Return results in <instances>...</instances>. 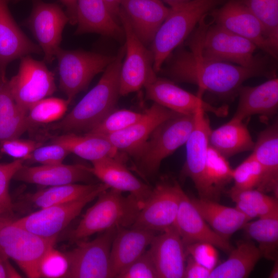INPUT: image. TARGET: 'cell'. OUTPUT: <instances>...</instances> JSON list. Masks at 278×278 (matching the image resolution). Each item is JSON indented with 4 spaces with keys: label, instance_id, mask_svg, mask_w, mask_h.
Here are the masks:
<instances>
[{
    "label": "cell",
    "instance_id": "obj_55",
    "mask_svg": "<svg viewBox=\"0 0 278 278\" xmlns=\"http://www.w3.org/2000/svg\"><path fill=\"white\" fill-rule=\"evenodd\" d=\"M11 213L8 211V210L6 208H5L2 205L0 204V215L4 214L5 213Z\"/></svg>",
    "mask_w": 278,
    "mask_h": 278
},
{
    "label": "cell",
    "instance_id": "obj_41",
    "mask_svg": "<svg viewBox=\"0 0 278 278\" xmlns=\"http://www.w3.org/2000/svg\"><path fill=\"white\" fill-rule=\"evenodd\" d=\"M143 113L127 109L114 110L86 133L108 136L124 129L136 122Z\"/></svg>",
    "mask_w": 278,
    "mask_h": 278
},
{
    "label": "cell",
    "instance_id": "obj_30",
    "mask_svg": "<svg viewBox=\"0 0 278 278\" xmlns=\"http://www.w3.org/2000/svg\"><path fill=\"white\" fill-rule=\"evenodd\" d=\"M209 145L227 159L252 150L253 141L243 120L232 117L225 124L211 130Z\"/></svg>",
    "mask_w": 278,
    "mask_h": 278
},
{
    "label": "cell",
    "instance_id": "obj_18",
    "mask_svg": "<svg viewBox=\"0 0 278 278\" xmlns=\"http://www.w3.org/2000/svg\"><path fill=\"white\" fill-rule=\"evenodd\" d=\"M174 225L185 246L206 242L228 253L233 249L228 239L219 235L206 222L183 190Z\"/></svg>",
    "mask_w": 278,
    "mask_h": 278
},
{
    "label": "cell",
    "instance_id": "obj_50",
    "mask_svg": "<svg viewBox=\"0 0 278 278\" xmlns=\"http://www.w3.org/2000/svg\"><path fill=\"white\" fill-rule=\"evenodd\" d=\"M105 1L112 15L119 21L118 16L120 7L121 0H105Z\"/></svg>",
    "mask_w": 278,
    "mask_h": 278
},
{
    "label": "cell",
    "instance_id": "obj_32",
    "mask_svg": "<svg viewBox=\"0 0 278 278\" xmlns=\"http://www.w3.org/2000/svg\"><path fill=\"white\" fill-rule=\"evenodd\" d=\"M227 259L216 266L209 278H245L252 272L262 257L258 248L250 240L239 241Z\"/></svg>",
    "mask_w": 278,
    "mask_h": 278
},
{
    "label": "cell",
    "instance_id": "obj_16",
    "mask_svg": "<svg viewBox=\"0 0 278 278\" xmlns=\"http://www.w3.org/2000/svg\"><path fill=\"white\" fill-rule=\"evenodd\" d=\"M215 24L242 37L257 48L276 58L277 50L267 38L260 22L241 0H229L212 11Z\"/></svg>",
    "mask_w": 278,
    "mask_h": 278
},
{
    "label": "cell",
    "instance_id": "obj_10",
    "mask_svg": "<svg viewBox=\"0 0 278 278\" xmlns=\"http://www.w3.org/2000/svg\"><path fill=\"white\" fill-rule=\"evenodd\" d=\"M117 229L106 230L91 241H77L75 248L65 252L69 263L66 277H112L110 251Z\"/></svg>",
    "mask_w": 278,
    "mask_h": 278
},
{
    "label": "cell",
    "instance_id": "obj_51",
    "mask_svg": "<svg viewBox=\"0 0 278 278\" xmlns=\"http://www.w3.org/2000/svg\"><path fill=\"white\" fill-rule=\"evenodd\" d=\"M12 215V214L9 213L0 215V230L14 220Z\"/></svg>",
    "mask_w": 278,
    "mask_h": 278
},
{
    "label": "cell",
    "instance_id": "obj_6",
    "mask_svg": "<svg viewBox=\"0 0 278 278\" xmlns=\"http://www.w3.org/2000/svg\"><path fill=\"white\" fill-rule=\"evenodd\" d=\"M194 114H177L154 129L132 157L140 173L146 178L154 176L163 160L185 144L194 127Z\"/></svg>",
    "mask_w": 278,
    "mask_h": 278
},
{
    "label": "cell",
    "instance_id": "obj_12",
    "mask_svg": "<svg viewBox=\"0 0 278 278\" xmlns=\"http://www.w3.org/2000/svg\"><path fill=\"white\" fill-rule=\"evenodd\" d=\"M182 190L176 180L159 181L144 202L131 227L155 232L174 225Z\"/></svg>",
    "mask_w": 278,
    "mask_h": 278
},
{
    "label": "cell",
    "instance_id": "obj_25",
    "mask_svg": "<svg viewBox=\"0 0 278 278\" xmlns=\"http://www.w3.org/2000/svg\"><path fill=\"white\" fill-rule=\"evenodd\" d=\"M120 8L146 46L152 43L170 9L161 0H121Z\"/></svg>",
    "mask_w": 278,
    "mask_h": 278
},
{
    "label": "cell",
    "instance_id": "obj_24",
    "mask_svg": "<svg viewBox=\"0 0 278 278\" xmlns=\"http://www.w3.org/2000/svg\"><path fill=\"white\" fill-rule=\"evenodd\" d=\"M155 232L137 228H118L113 240L110 257L112 277L138 258L149 247Z\"/></svg>",
    "mask_w": 278,
    "mask_h": 278
},
{
    "label": "cell",
    "instance_id": "obj_13",
    "mask_svg": "<svg viewBox=\"0 0 278 278\" xmlns=\"http://www.w3.org/2000/svg\"><path fill=\"white\" fill-rule=\"evenodd\" d=\"M110 187L104 183L89 195L74 201L40 208L14 222L38 235L46 238L57 237L85 206L102 192Z\"/></svg>",
    "mask_w": 278,
    "mask_h": 278
},
{
    "label": "cell",
    "instance_id": "obj_49",
    "mask_svg": "<svg viewBox=\"0 0 278 278\" xmlns=\"http://www.w3.org/2000/svg\"><path fill=\"white\" fill-rule=\"evenodd\" d=\"M66 8L65 12L69 19V23L72 25L77 24V0H60Z\"/></svg>",
    "mask_w": 278,
    "mask_h": 278
},
{
    "label": "cell",
    "instance_id": "obj_35",
    "mask_svg": "<svg viewBox=\"0 0 278 278\" xmlns=\"http://www.w3.org/2000/svg\"><path fill=\"white\" fill-rule=\"evenodd\" d=\"M235 207L249 220L255 218H278L277 198L268 196L256 188L228 192Z\"/></svg>",
    "mask_w": 278,
    "mask_h": 278
},
{
    "label": "cell",
    "instance_id": "obj_53",
    "mask_svg": "<svg viewBox=\"0 0 278 278\" xmlns=\"http://www.w3.org/2000/svg\"><path fill=\"white\" fill-rule=\"evenodd\" d=\"M269 277L277 278L278 277V263L277 258L275 260V263L271 270Z\"/></svg>",
    "mask_w": 278,
    "mask_h": 278
},
{
    "label": "cell",
    "instance_id": "obj_17",
    "mask_svg": "<svg viewBox=\"0 0 278 278\" xmlns=\"http://www.w3.org/2000/svg\"><path fill=\"white\" fill-rule=\"evenodd\" d=\"M205 112L203 108H199L194 114V125L185 143L186 160L181 171V178L191 179L199 195L202 191L212 130Z\"/></svg>",
    "mask_w": 278,
    "mask_h": 278
},
{
    "label": "cell",
    "instance_id": "obj_43",
    "mask_svg": "<svg viewBox=\"0 0 278 278\" xmlns=\"http://www.w3.org/2000/svg\"><path fill=\"white\" fill-rule=\"evenodd\" d=\"M70 152L61 144L51 142L46 145H41L34 149L24 159L25 163H39L49 165L63 163Z\"/></svg>",
    "mask_w": 278,
    "mask_h": 278
},
{
    "label": "cell",
    "instance_id": "obj_21",
    "mask_svg": "<svg viewBox=\"0 0 278 278\" xmlns=\"http://www.w3.org/2000/svg\"><path fill=\"white\" fill-rule=\"evenodd\" d=\"M124 153L107 157L92 162L94 176L110 188L129 192L142 203L150 195L152 187L136 178L127 167Z\"/></svg>",
    "mask_w": 278,
    "mask_h": 278
},
{
    "label": "cell",
    "instance_id": "obj_52",
    "mask_svg": "<svg viewBox=\"0 0 278 278\" xmlns=\"http://www.w3.org/2000/svg\"><path fill=\"white\" fill-rule=\"evenodd\" d=\"M8 258V257L0 252V278H7L6 262Z\"/></svg>",
    "mask_w": 278,
    "mask_h": 278
},
{
    "label": "cell",
    "instance_id": "obj_3",
    "mask_svg": "<svg viewBox=\"0 0 278 278\" xmlns=\"http://www.w3.org/2000/svg\"><path fill=\"white\" fill-rule=\"evenodd\" d=\"M205 17L187 41L189 49L210 60L245 67L267 64L265 58L254 55L257 47L253 43L218 24L208 26Z\"/></svg>",
    "mask_w": 278,
    "mask_h": 278
},
{
    "label": "cell",
    "instance_id": "obj_14",
    "mask_svg": "<svg viewBox=\"0 0 278 278\" xmlns=\"http://www.w3.org/2000/svg\"><path fill=\"white\" fill-rule=\"evenodd\" d=\"M69 19L55 3L35 0L30 16L25 24L30 30L44 54V61L51 64L60 47L62 34Z\"/></svg>",
    "mask_w": 278,
    "mask_h": 278
},
{
    "label": "cell",
    "instance_id": "obj_38",
    "mask_svg": "<svg viewBox=\"0 0 278 278\" xmlns=\"http://www.w3.org/2000/svg\"><path fill=\"white\" fill-rule=\"evenodd\" d=\"M70 102L66 99L46 97L34 103L27 112L28 129L61 119Z\"/></svg>",
    "mask_w": 278,
    "mask_h": 278
},
{
    "label": "cell",
    "instance_id": "obj_48",
    "mask_svg": "<svg viewBox=\"0 0 278 278\" xmlns=\"http://www.w3.org/2000/svg\"><path fill=\"white\" fill-rule=\"evenodd\" d=\"M211 270L197 262L192 257L186 255L183 277L208 278Z\"/></svg>",
    "mask_w": 278,
    "mask_h": 278
},
{
    "label": "cell",
    "instance_id": "obj_8",
    "mask_svg": "<svg viewBox=\"0 0 278 278\" xmlns=\"http://www.w3.org/2000/svg\"><path fill=\"white\" fill-rule=\"evenodd\" d=\"M118 19L126 38L125 54L120 72L119 95L137 92L154 80L153 55L134 31L128 16L120 7Z\"/></svg>",
    "mask_w": 278,
    "mask_h": 278
},
{
    "label": "cell",
    "instance_id": "obj_4",
    "mask_svg": "<svg viewBox=\"0 0 278 278\" xmlns=\"http://www.w3.org/2000/svg\"><path fill=\"white\" fill-rule=\"evenodd\" d=\"M109 188L101 193L89 207L71 235L75 241L112 228H130L143 204L134 195L127 196Z\"/></svg>",
    "mask_w": 278,
    "mask_h": 278
},
{
    "label": "cell",
    "instance_id": "obj_27",
    "mask_svg": "<svg viewBox=\"0 0 278 278\" xmlns=\"http://www.w3.org/2000/svg\"><path fill=\"white\" fill-rule=\"evenodd\" d=\"M76 14V35L96 33L116 39L125 36L122 26L112 15L105 0H77Z\"/></svg>",
    "mask_w": 278,
    "mask_h": 278
},
{
    "label": "cell",
    "instance_id": "obj_36",
    "mask_svg": "<svg viewBox=\"0 0 278 278\" xmlns=\"http://www.w3.org/2000/svg\"><path fill=\"white\" fill-rule=\"evenodd\" d=\"M102 183H73L49 186L29 195L26 199L33 207L42 208L81 198L99 188Z\"/></svg>",
    "mask_w": 278,
    "mask_h": 278
},
{
    "label": "cell",
    "instance_id": "obj_1",
    "mask_svg": "<svg viewBox=\"0 0 278 278\" xmlns=\"http://www.w3.org/2000/svg\"><path fill=\"white\" fill-rule=\"evenodd\" d=\"M165 61L159 72L168 79L195 84L201 93L206 91L225 97L237 94L240 86L251 78L271 75L267 64L250 67L214 61L183 47L172 52Z\"/></svg>",
    "mask_w": 278,
    "mask_h": 278
},
{
    "label": "cell",
    "instance_id": "obj_47",
    "mask_svg": "<svg viewBox=\"0 0 278 278\" xmlns=\"http://www.w3.org/2000/svg\"><path fill=\"white\" fill-rule=\"evenodd\" d=\"M43 145L41 142L19 137L8 139L0 145V153L7 154L15 159H25L34 149Z\"/></svg>",
    "mask_w": 278,
    "mask_h": 278
},
{
    "label": "cell",
    "instance_id": "obj_2",
    "mask_svg": "<svg viewBox=\"0 0 278 278\" xmlns=\"http://www.w3.org/2000/svg\"><path fill=\"white\" fill-rule=\"evenodd\" d=\"M125 45L107 67L96 85L66 115L49 128L64 133H86L115 109L119 95V76Z\"/></svg>",
    "mask_w": 278,
    "mask_h": 278
},
{
    "label": "cell",
    "instance_id": "obj_26",
    "mask_svg": "<svg viewBox=\"0 0 278 278\" xmlns=\"http://www.w3.org/2000/svg\"><path fill=\"white\" fill-rule=\"evenodd\" d=\"M238 106L233 117L243 120L254 115L269 117L278 108V79L274 77L255 86H240Z\"/></svg>",
    "mask_w": 278,
    "mask_h": 278
},
{
    "label": "cell",
    "instance_id": "obj_11",
    "mask_svg": "<svg viewBox=\"0 0 278 278\" xmlns=\"http://www.w3.org/2000/svg\"><path fill=\"white\" fill-rule=\"evenodd\" d=\"M20 59L18 72L9 80V85L16 103L27 113L32 105L51 96L57 88L54 74L44 61L30 55Z\"/></svg>",
    "mask_w": 278,
    "mask_h": 278
},
{
    "label": "cell",
    "instance_id": "obj_7",
    "mask_svg": "<svg viewBox=\"0 0 278 278\" xmlns=\"http://www.w3.org/2000/svg\"><path fill=\"white\" fill-rule=\"evenodd\" d=\"M55 58L58 60L59 88L71 103L77 94L86 90L96 75L104 72L115 56L60 47Z\"/></svg>",
    "mask_w": 278,
    "mask_h": 278
},
{
    "label": "cell",
    "instance_id": "obj_56",
    "mask_svg": "<svg viewBox=\"0 0 278 278\" xmlns=\"http://www.w3.org/2000/svg\"><path fill=\"white\" fill-rule=\"evenodd\" d=\"M21 0H13V2H19Z\"/></svg>",
    "mask_w": 278,
    "mask_h": 278
},
{
    "label": "cell",
    "instance_id": "obj_54",
    "mask_svg": "<svg viewBox=\"0 0 278 278\" xmlns=\"http://www.w3.org/2000/svg\"><path fill=\"white\" fill-rule=\"evenodd\" d=\"M161 1L167 3L168 5L170 6V7H172L177 5H179V4L186 2L189 0H161Z\"/></svg>",
    "mask_w": 278,
    "mask_h": 278
},
{
    "label": "cell",
    "instance_id": "obj_34",
    "mask_svg": "<svg viewBox=\"0 0 278 278\" xmlns=\"http://www.w3.org/2000/svg\"><path fill=\"white\" fill-rule=\"evenodd\" d=\"M232 173L227 158L209 145L200 198L217 201Z\"/></svg>",
    "mask_w": 278,
    "mask_h": 278
},
{
    "label": "cell",
    "instance_id": "obj_42",
    "mask_svg": "<svg viewBox=\"0 0 278 278\" xmlns=\"http://www.w3.org/2000/svg\"><path fill=\"white\" fill-rule=\"evenodd\" d=\"M69 269L68 259L65 254L50 248L42 258L39 265L40 277H66Z\"/></svg>",
    "mask_w": 278,
    "mask_h": 278
},
{
    "label": "cell",
    "instance_id": "obj_44",
    "mask_svg": "<svg viewBox=\"0 0 278 278\" xmlns=\"http://www.w3.org/2000/svg\"><path fill=\"white\" fill-rule=\"evenodd\" d=\"M24 164V159H15L10 163H0V204L12 214L14 204L9 192L11 179Z\"/></svg>",
    "mask_w": 278,
    "mask_h": 278
},
{
    "label": "cell",
    "instance_id": "obj_46",
    "mask_svg": "<svg viewBox=\"0 0 278 278\" xmlns=\"http://www.w3.org/2000/svg\"><path fill=\"white\" fill-rule=\"evenodd\" d=\"M217 248L206 242H196L185 246L186 255L192 257L197 262L212 270L218 262Z\"/></svg>",
    "mask_w": 278,
    "mask_h": 278
},
{
    "label": "cell",
    "instance_id": "obj_19",
    "mask_svg": "<svg viewBox=\"0 0 278 278\" xmlns=\"http://www.w3.org/2000/svg\"><path fill=\"white\" fill-rule=\"evenodd\" d=\"M161 232L148 249L158 277H183L186 254L182 239L174 225Z\"/></svg>",
    "mask_w": 278,
    "mask_h": 278
},
{
    "label": "cell",
    "instance_id": "obj_22",
    "mask_svg": "<svg viewBox=\"0 0 278 278\" xmlns=\"http://www.w3.org/2000/svg\"><path fill=\"white\" fill-rule=\"evenodd\" d=\"M91 167L82 164L28 166L24 164L13 179L42 186H55L78 182L94 183Z\"/></svg>",
    "mask_w": 278,
    "mask_h": 278
},
{
    "label": "cell",
    "instance_id": "obj_9",
    "mask_svg": "<svg viewBox=\"0 0 278 278\" xmlns=\"http://www.w3.org/2000/svg\"><path fill=\"white\" fill-rule=\"evenodd\" d=\"M13 221L0 230V252L14 260L28 277H40L41 260L57 237L38 235Z\"/></svg>",
    "mask_w": 278,
    "mask_h": 278
},
{
    "label": "cell",
    "instance_id": "obj_23",
    "mask_svg": "<svg viewBox=\"0 0 278 278\" xmlns=\"http://www.w3.org/2000/svg\"><path fill=\"white\" fill-rule=\"evenodd\" d=\"M9 2L0 0V72L4 75H6L7 67L12 61L42 53L40 46L17 25L9 11Z\"/></svg>",
    "mask_w": 278,
    "mask_h": 278
},
{
    "label": "cell",
    "instance_id": "obj_15",
    "mask_svg": "<svg viewBox=\"0 0 278 278\" xmlns=\"http://www.w3.org/2000/svg\"><path fill=\"white\" fill-rule=\"evenodd\" d=\"M144 88L146 99L179 114L194 115L199 108L219 117L228 114L227 106H213L202 99V94L194 95L168 78L157 77Z\"/></svg>",
    "mask_w": 278,
    "mask_h": 278
},
{
    "label": "cell",
    "instance_id": "obj_20",
    "mask_svg": "<svg viewBox=\"0 0 278 278\" xmlns=\"http://www.w3.org/2000/svg\"><path fill=\"white\" fill-rule=\"evenodd\" d=\"M177 114L153 102L136 122L106 137L118 151L133 157L158 126Z\"/></svg>",
    "mask_w": 278,
    "mask_h": 278
},
{
    "label": "cell",
    "instance_id": "obj_33",
    "mask_svg": "<svg viewBox=\"0 0 278 278\" xmlns=\"http://www.w3.org/2000/svg\"><path fill=\"white\" fill-rule=\"evenodd\" d=\"M26 115L14 100L6 75L0 72V145L5 140L19 137L28 130ZM2 157L0 153V159Z\"/></svg>",
    "mask_w": 278,
    "mask_h": 278
},
{
    "label": "cell",
    "instance_id": "obj_28",
    "mask_svg": "<svg viewBox=\"0 0 278 278\" xmlns=\"http://www.w3.org/2000/svg\"><path fill=\"white\" fill-rule=\"evenodd\" d=\"M251 154L262 169L257 189L278 196V126L275 123L260 132Z\"/></svg>",
    "mask_w": 278,
    "mask_h": 278
},
{
    "label": "cell",
    "instance_id": "obj_37",
    "mask_svg": "<svg viewBox=\"0 0 278 278\" xmlns=\"http://www.w3.org/2000/svg\"><path fill=\"white\" fill-rule=\"evenodd\" d=\"M242 229L258 243L262 257L273 260L277 258L278 218H259L248 221Z\"/></svg>",
    "mask_w": 278,
    "mask_h": 278
},
{
    "label": "cell",
    "instance_id": "obj_40",
    "mask_svg": "<svg viewBox=\"0 0 278 278\" xmlns=\"http://www.w3.org/2000/svg\"><path fill=\"white\" fill-rule=\"evenodd\" d=\"M262 169L260 165L251 154L235 168L233 169L232 180L235 190L257 188L261 181Z\"/></svg>",
    "mask_w": 278,
    "mask_h": 278
},
{
    "label": "cell",
    "instance_id": "obj_31",
    "mask_svg": "<svg viewBox=\"0 0 278 278\" xmlns=\"http://www.w3.org/2000/svg\"><path fill=\"white\" fill-rule=\"evenodd\" d=\"M51 142L62 145L70 153L91 163L105 157H115L119 153L106 136L89 133L83 135L65 133L54 137Z\"/></svg>",
    "mask_w": 278,
    "mask_h": 278
},
{
    "label": "cell",
    "instance_id": "obj_39",
    "mask_svg": "<svg viewBox=\"0 0 278 278\" xmlns=\"http://www.w3.org/2000/svg\"><path fill=\"white\" fill-rule=\"evenodd\" d=\"M262 24L272 46L278 49V0H241Z\"/></svg>",
    "mask_w": 278,
    "mask_h": 278
},
{
    "label": "cell",
    "instance_id": "obj_45",
    "mask_svg": "<svg viewBox=\"0 0 278 278\" xmlns=\"http://www.w3.org/2000/svg\"><path fill=\"white\" fill-rule=\"evenodd\" d=\"M119 278H158L157 271L148 250L123 270Z\"/></svg>",
    "mask_w": 278,
    "mask_h": 278
},
{
    "label": "cell",
    "instance_id": "obj_5",
    "mask_svg": "<svg viewBox=\"0 0 278 278\" xmlns=\"http://www.w3.org/2000/svg\"><path fill=\"white\" fill-rule=\"evenodd\" d=\"M223 0H189L170 7V12L151 44L153 69L159 73L172 52L190 34L206 14Z\"/></svg>",
    "mask_w": 278,
    "mask_h": 278
},
{
    "label": "cell",
    "instance_id": "obj_29",
    "mask_svg": "<svg viewBox=\"0 0 278 278\" xmlns=\"http://www.w3.org/2000/svg\"><path fill=\"white\" fill-rule=\"evenodd\" d=\"M200 214L219 235L225 239L243 228L249 219L235 207L221 205L204 198H190Z\"/></svg>",
    "mask_w": 278,
    "mask_h": 278
}]
</instances>
